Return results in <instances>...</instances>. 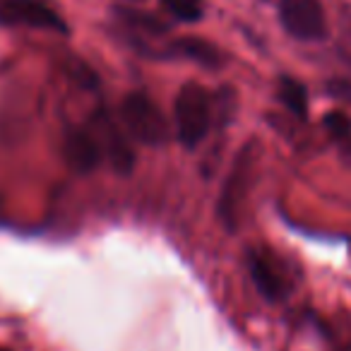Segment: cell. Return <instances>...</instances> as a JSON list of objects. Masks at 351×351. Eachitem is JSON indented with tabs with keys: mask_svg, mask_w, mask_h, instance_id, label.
<instances>
[{
	"mask_svg": "<svg viewBox=\"0 0 351 351\" xmlns=\"http://www.w3.org/2000/svg\"><path fill=\"white\" fill-rule=\"evenodd\" d=\"M171 17L181 22H200L205 15V3L202 0H161Z\"/></svg>",
	"mask_w": 351,
	"mask_h": 351,
	"instance_id": "cell-11",
	"label": "cell"
},
{
	"mask_svg": "<svg viewBox=\"0 0 351 351\" xmlns=\"http://www.w3.org/2000/svg\"><path fill=\"white\" fill-rule=\"evenodd\" d=\"M279 99L284 101V106L298 118L308 116V92L298 80L293 77H282L279 80Z\"/></svg>",
	"mask_w": 351,
	"mask_h": 351,
	"instance_id": "cell-10",
	"label": "cell"
},
{
	"mask_svg": "<svg viewBox=\"0 0 351 351\" xmlns=\"http://www.w3.org/2000/svg\"><path fill=\"white\" fill-rule=\"evenodd\" d=\"M63 154H65V161H68L77 173H89L92 169H97L104 152H101V147H99L97 137L89 130H70L63 142Z\"/></svg>",
	"mask_w": 351,
	"mask_h": 351,
	"instance_id": "cell-7",
	"label": "cell"
},
{
	"mask_svg": "<svg viewBox=\"0 0 351 351\" xmlns=\"http://www.w3.org/2000/svg\"><path fill=\"white\" fill-rule=\"evenodd\" d=\"M121 121L142 145H164L169 140V123L161 108L147 94H128L121 104Z\"/></svg>",
	"mask_w": 351,
	"mask_h": 351,
	"instance_id": "cell-2",
	"label": "cell"
},
{
	"mask_svg": "<svg viewBox=\"0 0 351 351\" xmlns=\"http://www.w3.org/2000/svg\"><path fill=\"white\" fill-rule=\"evenodd\" d=\"M279 22L298 41H320L327 34V20L320 0H279Z\"/></svg>",
	"mask_w": 351,
	"mask_h": 351,
	"instance_id": "cell-3",
	"label": "cell"
},
{
	"mask_svg": "<svg viewBox=\"0 0 351 351\" xmlns=\"http://www.w3.org/2000/svg\"><path fill=\"white\" fill-rule=\"evenodd\" d=\"M173 51L178 56H183V58H191L200 65H207V68H215V65L221 63L219 51L202 39H183L173 46Z\"/></svg>",
	"mask_w": 351,
	"mask_h": 351,
	"instance_id": "cell-9",
	"label": "cell"
},
{
	"mask_svg": "<svg viewBox=\"0 0 351 351\" xmlns=\"http://www.w3.org/2000/svg\"><path fill=\"white\" fill-rule=\"evenodd\" d=\"M173 116L176 135H178L181 145L188 149H195L207 137L212 125V101L207 89L197 82L183 84L173 101Z\"/></svg>",
	"mask_w": 351,
	"mask_h": 351,
	"instance_id": "cell-1",
	"label": "cell"
},
{
	"mask_svg": "<svg viewBox=\"0 0 351 351\" xmlns=\"http://www.w3.org/2000/svg\"><path fill=\"white\" fill-rule=\"evenodd\" d=\"M0 351H10V349H3V346H0Z\"/></svg>",
	"mask_w": 351,
	"mask_h": 351,
	"instance_id": "cell-13",
	"label": "cell"
},
{
	"mask_svg": "<svg viewBox=\"0 0 351 351\" xmlns=\"http://www.w3.org/2000/svg\"><path fill=\"white\" fill-rule=\"evenodd\" d=\"M325 125H327V130L332 132V137H337V140H346V137L351 135L349 116H344V113H339V111H332L330 116L325 118Z\"/></svg>",
	"mask_w": 351,
	"mask_h": 351,
	"instance_id": "cell-12",
	"label": "cell"
},
{
	"mask_svg": "<svg viewBox=\"0 0 351 351\" xmlns=\"http://www.w3.org/2000/svg\"><path fill=\"white\" fill-rule=\"evenodd\" d=\"M250 166H253L250 164V152L243 149L239 154V159H236V166L231 169V176L224 186V193H221L219 215L231 231L236 229V215H239V205L245 195V176H248Z\"/></svg>",
	"mask_w": 351,
	"mask_h": 351,
	"instance_id": "cell-6",
	"label": "cell"
},
{
	"mask_svg": "<svg viewBox=\"0 0 351 351\" xmlns=\"http://www.w3.org/2000/svg\"><path fill=\"white\" fill-rule=\"evenodd\" d=\"M99 137V147H101V152L108 156V161H111V166L116 171H121V173H130L132 166H135V154L130 152V147H128V142L123 140V135L116 130V125H113L111 121H101L97 128Z\"/></svg>",
	"mask_w": 351,
	"mask_h": 351,
	"instance_id": "cell-8",
	"label": "cell"
},
{
	"mask_svg": "<svg viewBox=\"0 0 351 351\" xmlns=\"http://www.w3.org/2000/svg\"><path fill=\"white\" fill-rule=\"evenodd\" d=\"M0 25L5 27H32L65 34L63 17L46 0H0Z\"/></svg>",
	"mask_w": 351,
	"mask_h": 351,
	"instance_id": "cell-5",
	"label": "cell"
},
{
	"mask_svg": "<svg viewBox=\"0 0 351 351\" xmlns=\"http://www.w3.org/2000/svg\"><path fill=\"white\" fill-rule=\"evenodd\" d=\"M248 272L253 279L255 289L263 293L267 301L277 303L291 293L293 284L289 279V272L282 263H279L277 255H272L269 250L263 248H250L248 250Z\"/></svg>",
	"mask_w": 351,
	"mask_h": 351,
	"instance_id": "cell-4",
	"label": "cell"
}]
</instances>
